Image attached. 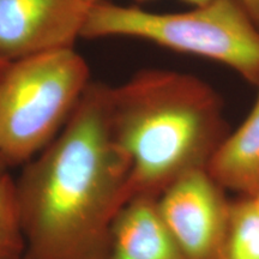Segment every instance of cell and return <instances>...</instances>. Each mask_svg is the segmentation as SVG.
I'll use <instances>...</instances> for the list:
<instances>
[{
	"instance_id": "11",
	"label": "cell",
	"mask_w": 259,
	"mask_h": 259,
	"mask_svg": "<svg viewBox=\"0 0 259 259\" xmlns=\"http://www.w3.org/2000/svg\"><path fill=\"white\" fill-rule=\"evenodd\" d=\"M252 21L259 28V0H240Z\"/></svg>"
},
{
	"instance_id": "6",
	"label": "cell",
	"mask_w": 259,
	"mask_h": 259,
	"mask_svg": "<svg viewBox=\"0 0 259 259\" xmlns=\"http://www.w3.org/2000/svg\"><path fill=\"white\" fill-rule=\"evenodd\" d=\"M90 6L87 0H0V60L73 48Z\"/></svg>"
},
{
	"instance_id": "9",
	"label": "cell",
	"mask_w": 259,
	"mask_h": 259,
	"mask_svg": "<svg viewBox=\"0 0 259 259\" xmlns=\"http://www.w3.org/2000/svg\"><path fill=\"white\" fill-rule=\"evenodd\" d=\"M219 259H259V212L251 197L232 200Z\"/></svg>"
},
{
	"instance_id": "15",
	"label": "cell",
	"mask_w": 259,
	"mask_h": 259,
	"mask_svg": "<svg viewBox=\"0 0 259 259\" xmlns=\"http://www.w3.org/2000/svg\"><path fill=\"white\" fill-rule=\"evenodd\" d=\"M3 63H5V61H3V60H0V64H3Z\"/></svg>"
},
{
	"instance_id": "8",
	"label": "cell",
	"mask_w": 259,
	"mask_h": 259,
	"mask_svg": "<svg viewBox=\"0 0 259 259\" xmlns=\"http://www.w3.org/2000/svg\"><path fill=\"white\" fill-rule=\"evenodd\" d=\"M250 114L235 131L229 132L213 155L208 171L225 190L244 197L259 191V84Z\"/></svg>"
},
{
	"instance_id": "12",
	"label": "cell",
	"mask_w": 259,
	"mask_h": 259,
	"mask_svg": "<svg viewBox=\"0 0 259 259\" xmlns=\"http://www.w3.org/2000/svg\"><path fill=\"white\" fill-rule=\"evenodd\" d=\"M87 2L89 3V4H95V3H99V2H102V0H87ZM137 2H149V0H137ZM181 2L184 3H187V4L192 5V6H197V5H203V4H206V3L211 2V0H181Z\"/></svg>"
},
{
	"instance_id": "10",
	"label": "cell",
	"mask_w": 259,
	"mask_h": 259,
	"mask_svg": "<svg viewBox=\"0 0 259 259\" xmlns=\"http://www.w3.org/2000/svg\"><path fill=\"white\" fill-rule=\"evenodd\" d=\"M25 240L15 198V180L6 173L0 178V259H23Z\"/></svg>"
},
{
	"instance_id": "5",
	"label": "cell",
	"mask_w": 259,
	"mask_h": 259,
	"mask_svg": "<svg viewBox=\"0 0 259 259\" xmlns=\"http://www.w3.org/2000/svg\"><path fill=\"white\" fill-rule=\"evenodd\" d=\"M158 209L185 259H219L231 204L208 169L190 171L157 199Z\"/></svg>"
},
{
	"instance_id": "2",
	"label": "cell",
	"mask_w": 259,
	"mask_h": 259,
	"mask_svg": "<svg viewBox=\"0 0 259 259\" xmlns=\"http://www.w3.org/2000/svg\"><path fill=\"white\" fill-rule=\"evenodd\" d=\"M111 124L131 164V198H158L180 177L208 169L231 132L222 97L209 83L161 69L112 87Z\"/></svg>"
},
{
	"instance_id": "4",
	"label": "cell",
	"mask_w": 259,
	"mask_h": 259,
	"mask_svg": "<svg viewBox=\"0 0 259 259\" xmlns=\"http://www.w3.org/2000/svg\"><path fill=\"white\" fill-rule=\"evenodd\" d=\"M90 80L74 48L0 64V160L25 164L63 130Z\"/></svg>"
},
{
	"instance_id": "13",
	"label": "cell",
	"mask_w": 259,
	"mask_h": 259,
	"mask_svg": "<svg viewBox=\"0 0 259 259\" xmlns=\"http://www.w3.org/2000/svg\"><path fill=\"white\" fill-rule=\"evenodd\" d=\"M6 173H9V167L6 166L4 162L0 160V178H2Z\"/></svg>"
},
{
	"instance_id": "1",
	"label": "cell",
	"mask_w": 259,
	"mask_h": 259,
	"mask_svg": "<svg viewBox=\"0 0 259 259\" xmlns=\"http://www.w3.org/2000/svg\"><path fill=\"white\" fill-rule=\"evenodd\" d=\"M111 89L90 82L63 130L15 180L27 259H107L131 199V164L111 124Z\"/></svg>"
},
{
	"instance_id": "16",
	"label": "cell",
	"mask_w": 259,
	"mask_h": 259,
	"mask_svg": "<svg viewBox=\"0 0 259 259\" xmlns=\"http://www.w3.org/2000/svg\"><path fill=\"white\" fill-rule=\"evenodd\" d=\"M23 259H27V258H23Z\"/></svg>"
},
{
	"instance_id": "3",
	"label": "cell",
	"mask_w": 259,
	"mask_h": 259,
	"mask_svg": "<svg viewBox=\"0 0 259 259\" xmlns=\"http://www.w3.org/2000/svg\"><path fill=\"white\" fill-rule=\"evenodd\" d=\"M125 36L215 60L259 84V28L240 0H211L179 14H154L111 2L89 8L84 38Z\"/></svg>"
},
{
	"instance_id": "7",
	"label": "cell",
	"mask_w": 259,
	"mask_h": 259,
	"mask_svg": "<svg viewBox=\"0 0 259 259\" xmlns=\"http://www.w3.org/2000/svg\"><path fill=\"white\" fill-rule=\"evenodd\" d=\"M158 198L132 197L116 213L107 259H185L162 218Z\"/></svg>"
},
{
	"instance_id": "14",
	"label": "cell",
	"mask_w": 259,
	"mask_h": 259,
	"mask_svg": "<svg viewBox=\"0 0 259 259\" xmlns=\"http://www.w3.org/2000/svg\"><path fill=\"white\" fill-rule=\"evenodd\" d=\"M252 198V200H253V203H254V205H255V208H257V210H258V212H259V191L257 193L254 194V196H252L251 197Z\"/></svg>"
}]
</instances>
